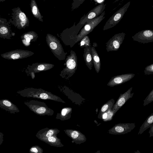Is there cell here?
Segmentation results:
<instances>
[{"instance_id": "1", "label": "cell", "mask_w": 153, "mask_h": 153, "mask_svg": "<svg viewBox=\"0 0 153 153\" xmlns=\"http://www.w3.org/2000/svg\"><path fill=\"white\" fill-rule=\"evenodd\" d=\"M16 93L23 97L51 100L62 103H65L58 96L41 88H26L19 91Z\"/></svg>"}, {"instance_id": "2", "label": "cell", "mask_w": 153, "mask_h": 153, "mask_svg": "<svg viewBox=\"0 0 153 153\" xmlns=\"http://www.w3.org/2000/svg\"><path fill=\"white\" fill-rule=\"evenodd\" d=\"M64 65L65 67L61 71L59 75L62 78L68 79L75 73L77 69V58L75 52L72 50L66 58Z\"/></svg>"}, {"instance_id": "3", "label": "cell", "mask_w": 153, "mask_h": 153, "mask_svg": "<svg viewBox=\"0 0 153 153\" xmlns=\"http://www.w3.org/2000/svg\"><path fill=\"white\" fill-rule=\"evenodd\" d=\"M45 38L47 44L54 56L59 60H65L67 53L65 52L59 40L49 33L47 34Z\"/></svg>"}, {"instance_id": "4", "label": "cell", "mask_w": 153, "mask_h": 153, "mask_svg": "<svg viewBox=\"0 0 153 153\" xmlns=\"http://www.w3.org/2000/svg\"><path fill=\"white\" fill-rule=\"evenodd\" d=\"M84 25L75 24L69 28L64 30L59 35V37L64 44L72 48L75 44V39Z\"/></svg>"}, {"instance_id": "5", "label": "cell", "mask_w": 153, "mask_h": 153, "mask_svg": "<svg viewBox=\"0 0 153 153\" xmlns=\"http://www.w3.org/2000/svg\"><path fill=\"white\" fill-rule=\"evenodd\" d=\"M12 10L11 19L9 21L10 23L19 29H25L29 26V19L19 7L14 8Z\"/></svg>"}, {"instance_id": "6", "label": "cell", "mask_w": 153, "mask_h": 153, "mask_svg": "<svg viewBox=\"0 0 153 153\" xmlns=\"http://www.w3.org/2000/svg\"><path fill=\"white\" fill-rule=\"evenodd\" d=\"M24 103L31 111L40 116H52L54 112L44 102L32 100L25 102Z\"/></svg>"}, {"instance_id": "7", "label": "cell", "mask_w": 153, "mask_h": 153, "mask_svg": "<svg viewBox=\"0 0 153 153\" xmlns=\"http://www.w3.org/2000/svg\"><path fill=\"white\" fill-rule=\"evenodd\" d=\"M105 11L97 17L91 20L82 28L76 36L75 43L80 41L84 36L91 32L104 19Z\"/></svg>"}, {"instance_id": "8", "label": "cell", "mask_w": 153, "mask_h": 153, "mask_svg": "<svg viewBox=\"0 0 153 153\" xmlns=\"http://www.w3.org/2000/svg\"><path fill=\"white\" fill-rule=\"evenodd\" d=\"M130 4V1L128 2L114 13L106 22L103 30L112 28L118 23L127 11Z\"/></svg>"}, {"instance_id": "9", "label": "cell", "mask_w": 153, "mask_h": 153, "mask_svg": "<svg viewBox=\"0 0 153 153\" xmlns=\"http://www.w3.org/2000/svg\"><path fill=\"white\" fill-rule=\"evenodd\" d=\"M54 66V65L51 63L36 62L28 65L25 72L27 76H30L31 78L33 79L35 77L36 73L49 70Z\"/></svg>"}, {"instance_id": "10", "label": "cell", "mask_w": 153, "mask_h": 153, "mask_svg": "<svg viewBox=\"0 0 153 153\" xmlns=\"http://www.w3.org/2000/svg\"><path fill=\"white\" fill-rule=\"evenodd\" d=\"M33 52L27 50L16 49L8 51L1 54L4 59L11 60H16L25 58L32 56Z\"/></svg>"}, {"instance_id": "11", "label": "cell", "mask_w": 153, "mask_h": 153, "mask_svg": "<svg viewBox=\"0 0 153 153\" xmlns=\"http://www.w3.org/2000/svg\"><path fill=\"white\" fill-rule=\"evenodd\" d=\"M125 33L122 32L116 34L113 36L106 43L108 52L118 50L125 38Z\"/></svg>"}, {"instance_id": "12", "label": "cell", "mask_w": 153, "mask_h": 153, "mask_svg": "<svg viewBox=\"0 0 153 153\" xmlns=\"http://www.w3.org/2000/svg\"><path fill=\"white\" fill-rule=\"evenodd\" d=\"M105 4L102 3L95 7L80 19L79 23L84 25L88 22L100 15L104 10Z\"/></svg>"}, {"instance_id": "13", "label": "cell", "mask_w": 153, "mask_h": 153, "mask_svg": "<svg viewBox=\"0 0 153 153\" xmlns=\"http://www.w3.org/2000/svg\"><path fill=\"white\" fill-rule=\"evenodd\" d=\"M135 127V123H120L115 125L108 132L110 134L115 135L125 134L131 131Z\"/></svg>"}, {"instance_id": "14", "label": "cell", "mask_w": 153, "mask_h": 153, "mask_svg": "<svg viewBox=\"0 0 153 153\" xmlns=\"http://www.w3.org/2000/svg\"><path fill=\"white\" fill-rule=\"evenodd\" d=\"M133 40L143 44L153 42V30H145L140 31L132 36Z\"/></svg>"}, {"instance_id": "15", "label": "cell", "mask_w": 153, "mask_h": 153, "mask_svg": "<svg viewBox=\"0 0 153 153\" xmlns=\"http://www.w3.org/2000/svg\"><path fill=\"white\" fill-rule=\"evenodd\" d=\"M132 87L129 88L123 94H120L112 109L114 114L124 104L130 99L132 98L134 93H131Z\"/></svg>"}, {"instance_id": "16", "label": "cell", "mask_w": 153, "mask_h": 153, "mask_svg": "<svg viewBox=\"0 0 153 153\" xmlns=\"http://www.w3.org/2000/svg\"><path fill=\"white\" fill-rule=\"evenodd\" d=\"M134 76V74L128 73L115 76L111 78L107 85L112 87L120 85L129 81Z\"/></svg>"}, {"instance_id": "17", "label": "cell", "mask_w": 153, "mask_h": 153, "mask_svg": "<svg viewBox=\"0 0 153 153\" xmlns=\"http://www.w3.org/2000/svg\"><path fill=\"white\" fill-rule=\"evenodd\" d=\"M10 22L4 18L0 19V37L4 39H10L13 36L10 29Z\"/></svg>"}, {"instance_id": "18", "label": "cell", "mask_w": 153, "mask_h": 153, "mask_svg": "<svg viewBox=\"0 0 153 153\" xmlns=\"http://www.w3.org/2000/svg\"><path fill=\"white\" fill-rule=\"evenodd\" d=\"M65 133L74 142L77 144H80L86 140L85 136L80 131L72 129L64 130Z\"/></svg>"}, {"instance_id": "19", "label": "cell", "mask_w": 153, "mask_h": 153, "mask_svg": "<svg viewBox=\"0 0 153 153\" xmlns=\"http://www.w3.org/2000/svg\"><path fill=\"white\" fill-rule=\"evenodd\" d=\"M0 107L11 114H14L20 111L17 106L7 99H3L0 100Z\"/></svg>"}, {"instance_id": "20", "label": "cell", "mask_w": 153, "mask_h": 153, "mask_svg": "<svg viewBox=\"0 0 153 153\" xmlns=\"http://www.w3.org/2000/svg\"><path fill=\"white\" fill-rule=\"evenodd\" d=\"M38 37V34L35 31H30L23 33L21 36V38L23 45L28 47L31 42H35Z\"/></svg>"}, {"instance_id": "21", "label": "cell", "mask_w": 153, "mask_h": 153, "mask_svg": "<svg viewBox=\"0 0 153 153\" xmlns=\"http://www.w3.org/2000/svg\"><path fill=\"white\" fill-rule=\"evenodd\" d=\"M59 132L60 130L57 128H45L38 131L36 136L40 140L43 138H48L53 135H57Z\"/></svg>"}, {"instance_id": "22", "label": "cell", "mask_w": 153, "mask_h": 153, "mask_svg": "<svg viewBox=\"0 0 153 153\" xmlns=\"http://www.w3.org/2000/svg\"><path fill=\"white\" fill-rule=\"evenodd\" d=\"M83 57L86 65L90 70L92 69L93 63L92 55V52L88 46H86L84 48Z\"/></svg>"}, {"instance_id": "23", "label": "cell", "mask_w": 153, "mask_h": 153, "mask_svg": "<svg viewBox=\"0 0 153 153\" xmlns=\"http://www.w3.org/2000/svg\"><path fill=\"white\" fill-rule=\"evenodd\" d=\"M40 140L51 146L58 147L64 146V145L61 142L60 139L57 137V135H53L48 138H43Z\"/></svg>"}, {"instance_id": "24", "label": "cell", "mask_w": 153, "mask_h": 153, "mask_svg": "<svg viewBox=\"0 0 153 153\" xmlns=\"http://www.w3.org/2000/svg\"><path fill=\"white\" fill-rule=\"evenodd\" d=\"M91 49L92 52L93 63L96 72L99 73L101 68V62L99 56L97 51L93 46H91Z\"/></svg>"}, {"instance_id": "25", "label": "cell", "mask_w": 153, "mask_h": 153, "mask_svg": "<svg viewBox=\"0 0 153 153\" xmlns=\"http://www.w3.org/2000/svg\"><path fill=\"white\" fill-rule=\"evenodd\" d=\"M72 111V108L64 107L62 109L60 113H57L56 119L62 121L68 120L71 117Z\"/></svg>"}, {"instance_id": "26", "label": "cell", "mask_w": 153, "mask_h": 153, "mask_svg": "<svg viewBox=\"0 0 153 153\" xmlns=\"http://www.w3.org/2000/svg\"><path fill=\"white\" fill-rule=\"evenodd\" d=\"M30 9L33 16L39 21L43 22L42 18L35 0H31L30 4Z\"/></svg>"}, {"instance_id": "27", "label": "cell", "mask_w": 153, "mask_h": 153, "mask_svg": "<svg viewBox=\"0 0 153 153\" xmlns=\"http://www.w3.org/2000/svg\"><path fill=\"white\" fill-rule=\"evenodd\" d=\"M115 100L111 99L108 100L101 107L98 114V117L100 119H102L103 114L110 110H112L114 104Z\"/></svg>"}, {"instance_id": "28", "label": "cell", "mask_w": 153, "mask_h": 153, "mask_svg": "<svg viewBox=\"0 0 153 153\" xmlns=\"http://www.w3.org/2000/svg\"><path fill=\"white\" fill-rule=\"evenodd\" d=\"M153 124V113H152L147 117L144 122L140 126L138 134H142L148 128H150Z\"/></svg>"}, {"instance_id": "29", "label": "cell", "mask_w": 153, "mask_h": 153, "mask_svg": "<svg viewBox=\"0 0 153 153\" xmlns=\"http://www.w3.org/2000/svg\"><path fill=\"white\" fill-rule=\"evenodd\" d=\"M81 48H85L86 46H88L91 48V46L90 42V39L88 35L84 36L78 44Z\"/></svg>"}, {"instance_id": "30", "label": "cell", "mask_w": 153, "mask_h": 153, "mask_svg": "<svg viewBox=\"0 0 153 153\" xmlns=\"http://www.w3.org/2000/svg\"><path fill=\"white\" fill-rule=\"evenodd\" d=\"M153 101V89L143 100V106L148 105Z\"/></svg>"}, {"instance_id": "31", "label": "cell", "mask_w": 153, "mask_h": 153, "mask_svg": "<svg viewBox=\"0 0 153 153\" xmlns=\"http://www.w3.org/2000/svg\"><path fill=\"white\" fill-rule=\"evenodd\" d=\"M30 153H42L43 149L39 146H34L30 148L29 150Z\"/></svg>"}, {"instance_id": "32", "label": "cell", "mask_w": 153, "mask_h": 153, "mask_svg": "<svg viewBox=\"0 0 153 153\" xmlns=\"http://www.w3.org/2000/svg\"><path fill=\"white\" fill-rule=\"evenodd\" d=\"M86 0H73L71 5L72 10L78 8Z\"/></svg>"}, {"instance_id": "33", "label": "cell", "mask_w": 153, "mask_h": 153, "mask_svg": "<svg viewBox=\"0 0 153 153\" xmlns=\"http://www.w3.org/2000/svg\"><path fill=\"white\" fill-rule=\"evenodd\" d=\"M144 73L145 75H149L153 74V63L147 66L145 68Z\"/></svg>"}, {"instance_id": "34", "label": "cell", "mask_w": 153, "mask_h": 153, "mask_svg": "<svg viewBox=\"0 0 153 153\" xmlns=\"http://www.w3.org/2000/svg\"><path fill=\"white\" fill-rule=\"evenodd\" d=\"M107 116L106 119L103 120L104 121H108L111 120L114 114L112 110H110L107 112Z\"/></svg>"}, {"instance_id": "35", "label": "cell", "mask_w": 153, "mask_h": 153, "mask_svg": "<svg viewBox=\"0 0 153 153\" xmlns=\"http://www.w3.org/2000/svg\"><path fill=\"white\" fill-rule=\"evenodd\" d=\"M149 133L150 134L149 137H152V135L153 134V124L150 128V130Z\"/></svg>"}, {"instance_id": "36", "label": "cell", "mask_w": 153, "mask_h": 153, "mask_svg": "<svg viewBox=\"0 0 153 153\" xmlns=\"http://www.w3.org/2000/svg\"><path fill=\"white\" fill-rule=\"evenodd\" d=\"M3 134L1 132H0V145H1L3 141Z\"/></svg>"}, {"instance_id": "37", "label": "cell", "mask_w": 153, "mask_h": 153, "mask_svg": "<svg viewBox=\"0 0 153 153\" xmlns=\"http://www.w3.org/2000/svg\"><path fill=\"white\" fill-rule=\"evenodd\" d=\"M107 116V112L104 113L102 115V120H104L106 118Z\"/></svg>"}, {"instance_id": "38", "label": "cell", "mask_w": 153, "mask_h": 153, "mask_svg": "<svg viewBox=\"0 0 153 153\" xmlns=\"http://www.w3.org/2000/svg\"><path fill=\"white\" fill-rule=\"evenodd\" d=\"M104 0H95V1L98 3L100 2L103 1Z\"/></svg>"}, {"instance_id": "39", "label": "cell", "mask_w": 153, "mask_h": 153, "mask_svg": "<svg viewBox=\"0 0 153 153\" xmlns=\"http://www.w3.org/2000/svg\"><path fill=\"white\" fill-rule=\"evenodd\" d=\"M6 0H0V2H3L5 1Z\"/></svg>"}, {"instance_id": "40", "label": "cell", "mask_w": 153, "mask_h": 153, "mask_svg": "<svg viewBox=\"0 0 153 153\" xmlns=\"http://www.w3.org/2000/svg\"><path fill=\"white\" fill-rule=\"evenodd\" d=\"M119 0H115V1H119Z\"/></svg>"}, {"instance_id": "41", "label": "cell", "mask_w": 153, "mask_h": 153, "mask_svg": "<svg viewBox=\"0 0 153 153\" xmlns=\"http://www.w3.org/2000/svg\"><path fill=\"white\" fill-rule=\"evenodd\" d=\"M152 136H153V134H152Z\"/></svg>"}, {"instance_id": "42", "label": "cell", "mask_w": 153, "mask_h": 153, "mask_svg": "<svg viewBox=\"0 0 153 153\" xmlns=\"http://www.w3.org/2000/svg\"><path fill=\"white\" fill-rule=\"evenodd\" d=\"M44 1H45V0H43Z\"/></svg>"}]
</instances>
